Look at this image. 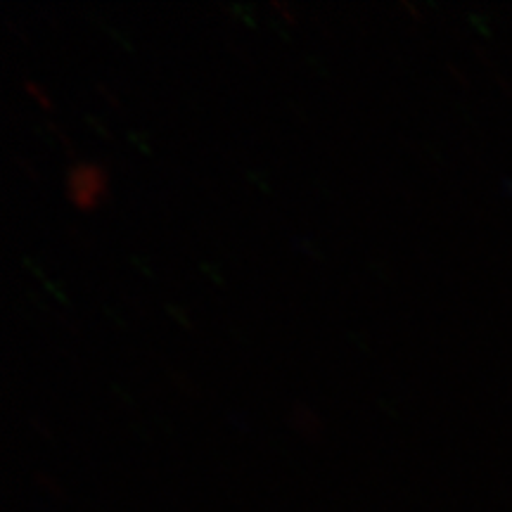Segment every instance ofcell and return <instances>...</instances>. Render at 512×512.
Wrapping results in <instances>:
<instances>
[{
  "instance_id": "1",
  "label": "cell",
  "mask_w": 512,
  "mask_h": 512,
  "mask_svg": "<svg viewBox=\"0 0 512 512\" xmlns=\"http://www.w3.org/2000/svg\"><path fill=\"white\" fill-rule=\"evenodd\" d=\"M105 169L95 162H76L67 169L64 176V190H67L69 202L76 209H93L105 195Z\"/></svg>"
},
{
  "instance_id": "2",
  "label": "cell",
  "mask_w": 512,
  "mask_h": 512,
  "mask_svg": "<svg viewBox=\"0 0 512 512\" xmlns=\"http://www.w3.org/2000/svg\"><path fill=\"white\" fill-rule=\"evenodd\" d=\"M24 86H27V91H29L31 95H34V98H36L38 102H41V105H48L46 98H43V91H41V88L34 86V83H31V81H24Z\"/></svg>"
}]
</instances>
